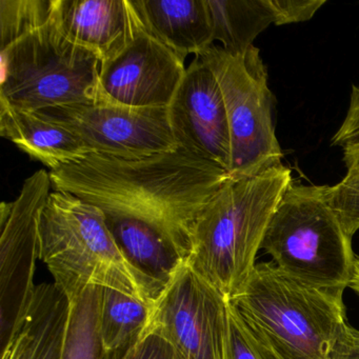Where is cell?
Returning a JSON list of instances; mask_svg holds the SVG:
<instances>
[{
	"label": "cell",
	"instance_id": "21",
	"mask_svg": "<svg viewBox=\"0 0 359 359\" xmlns=\"http://www.w3.org/2000/svg\"><path fill=\"white\" fill-rule=\"evenodd\" d=\"M348 172L341 182L327 187L330 205L352 238L359 230V158L344 163Z\"/></svg>",
	"mask_w": 359,
	"mask_h": 359
},
{
	"label": "cell",
	"instance_id": "22",
	"mask_svg": "<svg viewBox=\"0 0 359 359\" xmlns=\"http://www.w3.org/2000/svg\"><path fill=\"white\" fill-rule=\"evenodd\" d=\"M106 359H184L161 334L152 330L131 346L107 353Z\"/></svg>",
	"mask_w": 359,
	"mask_h": 359
},
{
	"label": "cell",
	"instance_id": "3",
	"mask_svg": "<svg viewBox=\"0 0 359 359\" xmlns=\"http://www.w3.org/2000/svg\"><path fill=\"white\" fill-rule=\"evenodd\" d=\"M39 259L69 302L86 289H112L153 306L165 287L123 255L102 210L65 191H52L39 215Z\"/></svg>",
	"mask_w": 359,
	"mask_h": 359
},
{
	"label": "cell",
	"instance_id": "5",
	"mask_svg": "<svg viewBox=\"0 0 359 359\" xmlns=\"http://www.w3.org/2000/svg\"><path fill=\"white\" fill-rule=\"evenodd\" d=\"M229 302L281 359H330L348 323L344 293L304 285L273 262L256 264L245 289Z\"/></svg>",
	"mask_w": 359,
	"mask_h": 359
},
{
	"label": "cell",
	"instance_id": "19",
	"mask_svg": "<svg viewBox=\"0 0 359 359\" xmlns=\"http://www.w3.org/2000/svg\"><path fill=\"white\" fill-rule=\"evenodd\" d=\"M100 294V287H89L70 302L62 359H106L98 327Z\"/></svg>",
	"mask_w": 359,
	"mask_h": 359
},
{
	"label": "cell",
	"instance_id": "12",
	"mask_svg": "<svg viewBox=\"0 0 359 359\" xmlns=\"http://www.w3.org/2000/svg\"><path fill=\"white\" fill-rule=\"evenodd\" d=\"M168 110L178 147L229 173L231 136L226 104L215 75L201 58L187 68Z\"/></svg>",
	"mask_w": 359,
	"mask_h": 359
},
{
	"label": "cell",
	"instance_id": "11",
	"mask_svg": "<svg viewBox=\"0 0 359 359\" xmlns=\"http://www.w3.org/2000/svg\"><path fill=\"white\" fill-rule=\"evenodd\" d=\"M184 60L144 29L118 55L100 64V100L168 108L186 75Z\"/></svg>",
	"mask_w": 359,
	"mask_h": 359
},
{
	"label": "cell",
	"instance_id": "7",
	"mask_svg": "<svg viewBox=\"0 0 359 359\" xmlns=\"http://www.w3.org/2000/svg\"><path fill=\"white\" fill-rule=\"evenodd\" d=\"M201 58L217 79L228 113L232 180L251 177L283 165L273 123L274 97L257 48L231 53L210 47Z\"/></svg>",
	"mask_w": 359,
	"mask_h": 359
},
{
	"label": "cell",
	"instance_id": "26",
	"mask_svg": "<svg viewBox=\"0 0 359 359\" xmlns=\"http://www.w3.org/2000/svg\"><path fill=\"white\" fill-rule=\"evenodd\" d=\"M348 287L354 290L359 295V258H356L354 262V268H353L352 278H351Z\"/></svg>",
	"mask_w": 359,
	"mask_h": 359
},
{
	"label": "cell",
	"instance_id": "23",
	"mask_svg": "<svg viewBox=\"0 0 359 359\" xmlns=\"http://www.w3.org/2000/svg\"><path fill=\"white\" fill-rule=\"evenodd\" d=\"M275 26L310 20L325 0H269Z\"/></svg>",
	"mask_w": 359,
	"mask_h": 359
},
{
	"label": "cell",
	"instance_id": "20",
	"mask_svg": "<svg viewBox=\"0 0 359 359\" xmlns=\"http://www.w3.org/2000/svg\"><path fill=\"white\" fill-rule=\"evenodd\" d=\"M226 359H281L270 344L245 323L230 302Z\"/></svg>",
	"mask_w": 359,
	"mask_h": 359
},
{
	"label": "cell",
	"instance_id": "8",
	"mask_svg": "<svg viewBox=\"0 0 359 359\" xmlns=\"http://www.w3.org/2000/svg\"><path fill=\"white\" fill-rule=\"evenodd\" d=\"M50 172L27 178L18 196L0 205V344H9L24 318L36 285L39 215L52 192Z\"/></svg>",
	"mask_w": 359,
	"mask_h": 359
},
{
	"label": "cell",
	"instance_id": "15",
	"mask_svg": "<svg viewBox=\"0 0 359 359\" xmlns=\"http://www.w3.org/2000/svg\"><path fill=\"white\" fill-rule=\"evenodd\" d=\"M0 135L13 142L33 161L45 165L50 172L81 163L91 154L74 133L41 113L1 104Z\"/></svg>",
	"mask_w": 359,
	"mask_h": 359
},
{
	"label": "cell",
	"instance_id": "16",
	"mask_svg": "<svg viewBox=\"0 0 359 359\" xmlns=\"http://www.w3.org/2000/svg\"><path fill=\"white\" fill-rule=\"evenodd\" d=\"M149 33L186 60L214 45L208 0H132Z\"/></svg>",
	"mask_w": 359,
	"mask_h": 359
},
{
	"label": "cell",
	"instance_id": "9",
	"mask_svg": "<svg viewBox=\"0 0 359 359\" xmlns=\"http://www.w3.org/2000/svg\"><path fill=\"white\" fill-rule=\"evenodd\" d=\"M148 329L184 359H226L229 300L182 262L152 306Z\"/></svg>",
	"mask_w": 359,
	"mask_h": 359
},
{
	"label": "cell",
	"instance_id": "24",
	"mask_svg": "<svg viewBox=\"0 0 359 359\" xmlns=\"http://www.w3.org/2000/svg\"><path fill=\"white\" fill-rule=\"evenodd\" d=\"M332 144L344 151V161L359 158V106L348 104L344 123L332 138Z\"/></svg>",
	"mask_w": 359,
	"mask_h": 359
},
{
	"label": "cell",
	"instance_id": "25",
	"mask_svg": "<svg viewBox=\"0 0 359 359\" xmlns=\"http://www.w3.org/2000/svg\"><path fill=\"white\" fill-rule=\"evenodd\" d=\"M330 359H359V330L346 323L334 344Z\"/></svg>",
	"mask_w": 359,
	"mask_h": 359
},
{
	"label": "cell",
	"instance_id": "13",
	"mask_svg": "<svg viewBox=\"0 0 359 359\" xmlns=\"http://www.w3.org/2000/svg\"><path fill=\"white\" fill-rule=\"evenodd\" d=\"M56 12L66 36L100 64L146 29L132 0H56Z\"/></svg>",
	"mask_w": 359,
	"mask_h": 359
},
{
	"label": "cell",
	"instance_id": "6",
	"mask_svg": "<svg viewBox=\"0 0 359 359\" xmlns=\"http://www.w3.org/2000/svg\"><path fill=\"white\" fill-rule=\"evenodd\" d=\"M327 187L292 184L269 222L262 249L291 278L344 293L356 258L352 238L327 201Z\"/></svg>",
	"mask_w": 359,
	"mask_h": 359
},
{
	"label": "cell",
	"instance_id": "18",
	"mask_svg": "<svg viewBox=\"0 0 359 359\" xmlns=\"http://www.w3.org/2000/svg\"><path fill=\"white\" fill-rule=\"evenodd\" d=\"M152 306L112 289H100L98 327L107 353L127 348L148 330Z\"/></svg>",
	"mask_w": 359,
	"mask_h": 359
},
{
	"label": "cell",
	"instance_id": "4",
	"mask_svg": "<svg viewBox=\"0 0 359 359\" xmlns=\"http://www.w3.org/2000/svg\"><path fill=\"white\" fill-rule=\"evenodd\" d=\"M292 184L291 170L283 165L231 178L197 218L187 262L226 299L245 289L269 222Z\"/></svg>",
	"mask_w": 359,
	"mask_h": 359
},
{
	"label": "cell",
	"instance_id": "2",
	"mask_svg": "<svg viewBox=\"0 0 359 359\" xmlns=\"http://www.w3.org/2000/svg\"><path fill=\"white\" fill-rule=\"evenodd\" d=\"M0 104L39 112L100 98V62L65 34L56 0H0Z\"/></svg>",
	"mask_w": 359,
	"mask_h": 359
},
{
	"label": "cell",
	"instance_id": "10",
	"mask_svg": "<svg viewBox=\"0 0 359 359\" xmlns=\"http://www.w3.org/2000/svg\"><path fill=\"white\" fill-rule=\"evenodd\" d=\"M39 113L74 133L91 154L135 159L180 148L168 108H133L100 100Z\"/></svg>",
	"mask_w": 359,
	"mask_h": 359
},
{
	"label": "cell",
	"instance_id": "1",
	"mask_svg": "<svg viewBox=\"0 0 359 359\" xmlns=\"http://www.w3.org/2000/svg\"><path fill=\"white\" fill-rule=\"evenodd\" d=\"M50 177L52 190L100 208L109 226L154 231L186 262L197 218L231 180L219 165L182 148L135 159L90 154Z\"/></svg>",
	"mask_w": 359,
	"mask_h": 359
},
{
	"label": "cell",
	"instance_id": "14",
	"mask_svg": "<svg viewBox=\"0 0 359 359\" xmlns=\"http://www.w3.org/2000/svg\"><path fill=\"white\" fill-rule=\"evenodd\" d=\"M71 304L55 283H39L1 359H62Z\"/></svg>",
	"mask_w": 359,
	"mask_h": 359
},
{
	"label": "cell",
	"instance_id": "27",
	"mask_svg": "<svg viewBox=\"0 0 359 359\" xmlns=\"http://www.w3.org/2000/svg\"><path fill=\"white\" fill-rule=\"evenodd\" d=\"M350 104H359V87H357V86H353L352 92H351Z\"/></svg>",
	"mask_w": 359,
	"mask_h": 359
},
{
	"label": "cell",
	"instance_id": "17",
	"mask_svg": "<svg viewBox=\"0 0 359 359\" xmlns=\"http://www.w3.org/2000/svg\"><path fill=\"white\" fill-rule=\"evenodd\" d=\"M214 41L231 53L253 46L258 35L274 24L269 0H208Z\"/></svg>",
	"mask_w": 359,
	"mask_h": 359
}]
</instances>
